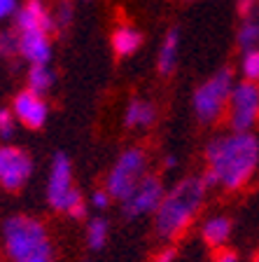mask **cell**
Returning a JSON list of instances; mask_svg holds the SVG:
<instances>
[{"label":"cell","instance_id":"10","mask_svg":"<svg viewBox=\"0 0 259 262\" xmlns=\"http://www.w3.org/2000/svg\"><path fill=\"white\" fill-rule=\"evenodd\" d=\"M12 113H14L16 117H19V122H23L26 126H31V129H40V126L44 124V120H47L49 108H47V103H44V98L40 96V94L26 89V92H21L14 98Z\"/></svg>","mask_w":259,"mask_h":262},{"label":"cell","instance_id":"20","mask_svg":"<svg viewBox=\"0 0 259 262\" xmlns=\"http://www.w3.org/2000/svg\"><path fill=\"white\" fill-rule=\"evenodd\" d=\"M86 239H89V246L91 248H103L105 246V239H108V223L103 218H93L89 223V232H86Z\"/></svg>","mask_w":259,"mask_h":262},{"label":"cell","instance_id":"23","mask_svg":"<svg viewBox=\"0 0 259 262\" xmlns=\"http://www.w3.org/2000/svg\"><path fill=\"white\" fill-rule=\"evenodd\" d=\"M56 19H59V26H68L70 24V19H73V5L68 3V0H61V5H59V10H56Z\"/></svg>","mask_w":259,"mask_h":262},{"label":"cell","instance_id":"18","mask_svg":"<svg viewBox=\"0 0 259 262\" xmlns=\"http://www.w3.org/2000/svg\"><path fill=\"white\" fill-rule=\"evenodd\" d=\"M54 82V73L49 71V66H31V73H28V84H31V92L40 94L42 96Z\"/></svg>","mask_w":259,"mask_h":262},{"label":"cell","instance_id":"28","mask_svg":"<svg viewBox=\"0 0 259 262\" xmlns=\"http://www.w3.org/2000/svg\"><path fill=\"white\" fill-rule=\"evenodd\" d=\"M175 255H178V251H175L173 246H168V248H163V251L157 255V262H173Z\"/></svg>","mask_w":259,"mask_h":262},{"label":"cell","instance_id":"11","mask_svg":"<svg viewBox=\"0 0 259 262\" xmlns=\"http://www.w3.org/2000/svg\"><path fill=\"white\" fill-rule=\"evenodd\" d=\"M54 19L44 10V5L40 0H26L23 7L16 12V31L26 33V31H40V33H52L54 31Z\"/></svg>","mask_w":259,"mask_h":262},{"label":"cell","instance_id":"32","mask_svg":"<svg viewBox=\"0 0 259 262\" xmlns=\"http://www.w3.org/2000/svg\"><path fill=\"white\" fill-rule=\"evenodd\" d=\"M175 164H178V159H175V157H166V159H163V166H166V169H173Z\"/></svg>","mask_w":259,"mask_h":262},{"label":"cell","instance_id":"8","mask_svg":"<svg viewBox=\"0 0 259 262\" xmlns=\"http://www.w3.org/2000/svg\"><path fill=\"white\" fill-rule=\"evenodd\" d=\"M163 194H166V187H163L161 178L145 176L138 183V187L124 199V215L126 218H140L147 213H154L161 204Z\"/></svg>","mask_w":259,"mask_h":262},{"label":"cell","instance_id":"24","mask_svg":"<svg viewBox=\"0 0 259 262\" xmlns=\"http://www.w3.org/2000/svg\"><path fill=\"white\" fill-rule=\"evenodd\" d=\"M52 257H54V251H52V244H49L44 248H40L38 253H33L31 257H26L23 262H52Z\"/></svg>","mask_w":259,"mask_h":262},{"label":"cell","instance_id":"7","mask_svg":"<svg viewBox=\"0 0 259 262\" xmlns=\"http://www.w3.org/2000/svg\"><path fill=\"white\" fill-rule=\"evenodd\" d=\"M47 199L49 206L54 211H70L75 204L82 202V194L73 185V169L70 159L65 155H56L52 162V173H49V185H47Z\"/></svg>","mask_w":259,"mask_h":262},{"label":"cell","instance_id":"13","mask_svg":"<svg viewBox=\"0 0 259 262\" xmlns=\"http://www.w3.org/2000/svg\"><path fill=\"white\" fill-rule=\"evenodd\" d=\"M201 236L208 246L213 248H222V246L229 241L231 236V220L224 218V215H215V218H208L201 227Z\"/></svg>","mask_w":259,"mask_h":262},{"label":"cell","instance_id":"27","mask_svg":"<svg viewBox=\"0 0 259 262\" xmlns=\"http://www.w3.org/2000/svg\"><path fill=\"white\" fill-rule=\"evenodd\" d=\"M110 204V194L108 192H93V206L96 208H105Z\"/></svg>","mask_w":259,"mask_h":262},{"label":"cell","instance_id":"1","mask_svg":"<svg viewBox=\"0 0 259 262\" xmlns=\"http://www.w3.org/2000/svg\"><path fill=\"white\" fill-rule=\"evenodd\" d=\"M205 164L224 190H241L259 166V138L252 131H231L205 145Z\"/></svg>","mask_w":259,"mask_h":262},{"label":"cell","instance_id":"33","mask_svg":"<svg viewBox=\"0 0 259 262\" xmlns=\"http://www.w3.org/2000/svg\"><path fill=\"white\" fill-rule=\"evenodd\" d=\"M254 262H259V255H257V257H254Z\"/></svg>","mask_w":259,"mask_h":262},{"label":"cell","instance_id":"29","mask_svg":"<svg viewBox=\"0 0 259 262\" xmlns=\"http://www.w3.org/2000/svg\"><path fill=\"white\" fill-rule=\"evenodd\" d=\"M68 215L70 218H75V220H82V218H86V206H84V202H80V204H75V206L68 211Z\"/></svg>","mask_w":259,"mask_h":262},{"label":"cell","instance_id":"9","mask_svg":"<svg viewBox=\"0 0 259 262\" xmlns=\"http://www.w3.org/2000/svg\"><path fill=\"white\" fill-rule=\"evenodd\" d=\"M33 171V162L23 150L12 145L0 147V185L5 190H19Z\"/></svg>","mask_w":259,"mask_h":262},{"label":"cell","instance_id":"17","mask_svg":"<svg viewBox=\"0 0 259 262\" xmlns=\"http://www.w3.org/2000/svg\"><path fill=\"white\" fill-rule=\"evenodd\" d=\"M140 45H143V35L131 26H119L112 33V49L117 52V56L135 54Z\"/></svg>","mask_w":259,"mask_h":262},{"label":"cell","instance_id":"15","mask_svg":"<svg viewBox=\"0 0 259 262\" xmlns=\"http://www.w3.org/2000/svg\"><path fill=\"white\" fill-rule=\"evenodd\" d=\"M157 120V110L150 101L143 98H133L126 105V115H124V124L126 126H150L152 122Z\"/></svg>","mask_w":259,"mask_h":262},{"label":"cell","instance_id":"21","mask_svg":"<svg viewBox=\"0 0 259 262\" xmlns=\"http://www.w3.org/2000/svg\"><path fill=\"white\" fill-rule=\"evenodd\" d=\"M0 52L3 54H19V33L14 31L0 33Z\"/></svg>","mask_w":259,"mask_h":262},{"label":"cell","instance_id":"26","mask_svg":"<svg viewBox=\"0 0 259 262\" xmlns=\"http://www.w3.org/2000/svg\"><path fill=\"white\" fill-rule=\"evenodd\" d=\"M201 180H203V185L205 190H210V187H220V180H217V176L213 173L210 169H205V173L201 176Z\"/></svg>","mask_w":259,"mask_h":262},{"label":"cell","instance_id":"2","mask_svg":"<svg viewBox=\"0 0 259 262\" xmlns=\"http://www.w3.org/2000/svg\"><path fill=\"white\" fill-rule=\"evenodd\" d=\"M205 185L201 176H187L178 180L171 190L163 194L159 208L154 211V229L161 239L171 241L180 236L199 215L205 202Z\"/></svg>","mask_w":259,"mask_h":262},{"label":"cell","instance_id":"6","mask_svg":"<svg viewBox=\"0 0 259 262\" xmlns=\"http://www.w3.org/2000/svg\"><path fill=\"white\" fill-rule=\"evenodd\" d=\"M227 110L231 131H250L259 122V84L245 80L233 84Z\"/></svg>","mask_w":259,"mask_h":262},{"label":"cell","instance_id":"31","mask_svg":"<svg viewBox=\"0 0 259 262\" xmlns=\"http://www.w3.org/2000/svg\"><path fill=\"white\" fill-rule=\"evenodd\" d=\"M215 262H238V255L233 251H220L215 257Z\"/></svg>","mask_w":259,"mask_h":262},{"label":"cell","instance_id":"4","mask_svg":"<svg viewBox=\"0 0 259 262\" xmlns=\"http://www.w3.org/2000/svg\"><path fill=\"white\" fill-rule=\"evenodd\" d=\"M5 248L14 262H23L31 257L33 253H38L40 248L49 246L47 232L38 220L28 218V215H14L5 223Z\"/></svg>","mask_w":259,"mask_h":262},{"label":"cell","instance_id":"5","mask_svg":"<svg viewBox=\"0 0 259 262\" xmlns=\"http://www.w3.org/2000/svg\"><path fill=\"white\" fill-rule=\"evenodd\" d=\"M145 169H147V155L143 147L124 150L108 176V194L119 199V202H124L126 196L138 187V183L147 176Z\"/></svg>","mask_w":259,"mask_h":262},{"label":"cell","instance_id":"12","mask_svg":"<svg viewBox=\"0 0 259 262\" xmlns=\"http://www.w3.org/2000/svg\"><path fill=\"white\" fill-rule=\"evenodd\" d=\"M19 52L33 66H47L49 59H52V45H49L47 33H40V31L19 33Z\"/></svg>","mask_w":259,"mask_h":262},{"label":"cell","instance_id":"16","mask_svg":"<svg viewBox=\"0 0 259 262\" xmlns=\"http://www.w3.org/2000/svg\"><path fill=\"white\" fill-rule=\"evenodd\" d=\"M238 47L243 52L259 49V5L243 16V24L238 28Z\"/></svg>","mask_w":259,"mask_h":262},{"label":"cell","instance_id":"3","mask_svg":"<svg viewBox=\"0 0 259 262\" xmlns=\"http://www.w3.org/2000/svg\"><path fill=\"white\" fill-rule=\"evenodd\" d=\"M233 89V73L231 68H220L210 80L199 84L192 96L194 115L201 124H215L222 120V115L227 113L229 96Z\"/></svg>","mask_w":259,"mask_h":262},{"label":"cell","instance_id":"19","mask_svg":"<svg viewBox=\"0 0 259 262\" xmlns=\"http://www.w3.org/2000/svg\"><path fill=\"white\" fill-rule=\"evenodd\" d=\"M241 71H243V80H245V82L259 84V49H250V52H243Z\"/></svg>","mask_w":259,"mask_h":262},{"label":"cell","instance_id":"14","mask_svg":"<svg viewBox=\"0 0 259 262\" xmlns=\"http://www.w3.org/2000/svg\"><path fill=\"white\" fill-rule=\"evenodd\" d=\"M178 47H180V31L178 28H171L166 33V38L161 42V49H159V73L163 77H168L173 71H175V63H178Z\"/></svg>","mask_w":259,"mask_h":262},{"label":"cell","instance_id":"30","mask_svg":"<svg viewBox=\"0 0 259 262\" xmlns=\"http://www.w3.org/2000/svg\"><path fill=\"white\" fill-rule=\"evenodd\" d=\"M257 5H259V0H238V12L245 16L248 12H252Z\"/></svg>","mask_w":259,"mask_h":262},{"label":"cell","instance_id":"25","mask_svg":"<svg viewBox=\"0 0 259 262\" xmlns=\"http://www.w3.org/2000/svg\"><path fill=\"white\" fill-rule=\"evenodd\" d=\"M16 12V0H0V21Z\"/></svg>","mask_w":259,"mask_h":262},{"label":"cell","instance_id":"22","mask_svg":"<svg viewBox=\"0 0 259 262\" xmlns=\"http://www.w3.org/2000/svg\"><path fill=\"white\" fill-rule=\"evenodd\" d=\"M14 131V115L12 110H0V136L10 138Z\"/></svg>","mask_w":259,"mask_h":262}]
</instances>
